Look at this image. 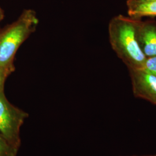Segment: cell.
<instances>
[{
    "label": "cell",
    "instance_id": "obj_1",
    "mask_svg": "<svg viewBox=\"0 0 156 156\" xmlns=\"http://www.w3.org/2000/svg\"><path fill=\"white\" fill-rule=\"evenodd\" d=\"M139 20L119 15L109 23V38L112 49L128 69L143 68L146 59L137 38Z\"/></svg>",
    "mask_w": 156,
    "mask_h": 156
},
{
    "label": "cell",
    "instance_id": "obj_2",
    "mask_svg": "<svg viewBox=\"0 0 156 156\" xmlns=\"http://www.w3.org/2000/svg\"><path fill=\"white\" fill-rule=\"evenodd\" d=\"M38 23L36 12L26 9L0 33V67L15 71L13 61L17 51L35 31Z\"/></svg>",
    "mask_w": 156,
    "mask_h": 156
},
{
    "label": "cell",
    "instance_id": "obj_3",
    "mask_svg": "<svg viewBox=\"0 0 156 156\" xmlns=\"http://www.w3.org/2000/svg\"><path fill=\"white\" fill-rule=\"evenodd\" d=\"M28 116L8 100L4 90L0 92V133L17 149L21 145L20 128Z\"/></svg>",
    "mask_w": 156,
    "mask_h": 156
},
{
    "label": "cell",
    "instance_id": "obj_4",
    "mask_svg": "<svg viewBox=\"0 0 156 156\" xmlns=\"http://www.w3.org/2000/svg\"><path fill=\"white\" fill-rule=\"evenodd\" d=\"M136 97L156 105V77L144 68L128 69Z\"/></svg>",
    "mask_w": 156,
    "mask_h": 156
},
{
    "label": "cell",
    "instance_id": "obj_5",
    "mask_svg": "<svg viewBox=\"0 0 156 156\" xmlns=\"http://www.w3.org/2000/svg\"><path fill=\"white\" fill-rule=\"evenodd\" d=\"M137 38L140 49L146 57L156 56V22L139 20Z\"/></svg>",
    "mask_w": 156,
    "mask_h": 156
},
{
    "label": "cell",
    "instance_id": "obj_6",
    "mask_svg": "<svg viewBox=\"0 0 156 156\" xmlns=\"http://www.w3.org/2000/svg\"><path fill=\"white\" fill-rule=\"evenodd\" d=\"M127 12L129 16L136 19L143 17L156 16V1L128 8Z\"/></svg>",
    "mask_w": 156,
    "mask_h": 156
},
{
    "label": "cell",
    "instance_id": "obj_7",
    "mask_svg": "<svg viewBox=\"0 0 156 156\" xmlns=\"http://www.w3.org/2000/svg\"><path fill=\"white\" fill-rule=\"evenodd\" d=\"M18 150L0 133V156H17Z\"/></svg>",
    "mask_w": 156,
    "mask_h": 156
},
{
    "label": "cell",
    "instance_id": "obj_8",
    "mask_svg": "<svg viewBox=\"0 0 156 156\" xmlns=\"http://www.w3.org/2000/svg\"><path fill=\"white\" fill-rule=\"evenodd\" d=\"M143 68L156 77V56L147 57Z\"/></svg>",
    "mask_w": 156,
    "mask_h": 156
},
{
    "label": "cell",
    "instance_id": "obj_9",
    "mask_svg": "<svg viewBox=\"0 0 156 156\" xmlns=\"http://www.w3.org/2000/svg\"><path fill=\"white\" fill-rule=\"evenodd\" d=\"M13 72L12 70L0 67V92L4 90L6 79Z\"/></svg>",
    "mask_w": 156,
    "mask_h": 156
},
{
    "label": "cell",
    "instance_id": "obj_10",
    "mask_svg": "<svg viewBox=\"0 0 156 156\" xmlns=\"http://www.w3.org/2000/svg\"><path fill=\"white\" fill-rule=\"evenodd\" d=\"M156 1V0H127V6L128 8L140 4L149 2L152 1Z\"/></svg>",
    "mask_w": 156,
    "mask_h": 156
},
{
    "label": "cell",
    "instance_id": "obj_11",
    "mask_svg": "<svg viewBox=\"0 0 156 156\" xmlns=\"http://www.w3.org/2000/svg\"><path fill=\"white\" fill-rule=\"evenodd\" d=\"M4 17V12L3 9L0 6V22H1Z\"/></svg>",
    "mask_w": 156,
    "mask_h": 156
},
{
    "label": "cell",
    "instance_id": "obj_12",
    "mask_svg": "<svg viewBox=\"0 0 156 156\" xmlns=\"http://www.w3.org/2000/svg\"><path fill=\"white\" fill-rule=\"evenodd\" d=\"M156 156V155H148V156Z\"/></svg>",
    "mask_w": 156,
    "mask_h": 156
}]
</instances>
